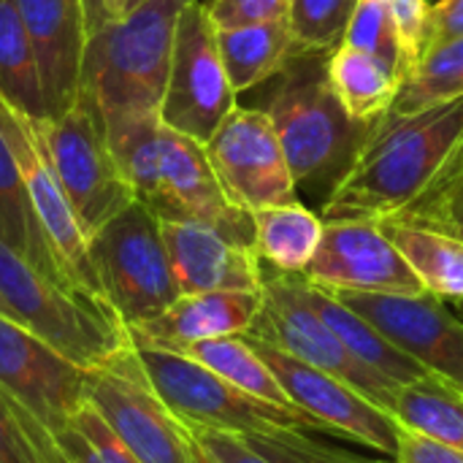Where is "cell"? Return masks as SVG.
Listing matches in <instances>:
<instances>
[{
  "label": "cell",
  "instance_id": "cell-18",
  "mask_svg": "<svg viewBox=\"0 0 463 463\" xmlns=\"http://www.w3.org/2000/svg\"><path fill=\"white\" fill-rule=\"evenodd\" d=\"M24 22L49 119L65 114L81 87V62L87 49V19L81 0H14Z\"/></svg>",
  "mask_w": 463,
  "mask_h": 463
},
{
  "label": "cell",
  "instance_id": "cell-25",
  "mask_svg": "<svg viewBox=\"0 0 463 463\" xmlns=\"http://www.w3.org/2000/svg\"><path fill=\"white\" fill-rule=\"evenodd\" d=\"M255 252L260 263L285 274H304L323 239V217L301 201L252 212Z\"/></svg>",
  "mask_w": 463,
  "mask_h": 463
},
{
  "label": "cell",
  "instance_id": "cell-13",
  "mask_svg": "<svg viewBox=\"0 0 463 463\" xmlns=\"http://www.w3.org/2000/svg\"><path fill=\"white\" fill-rule=\"evenodd\" d=\"M244 339L252 345V350L266 361V366L274 372L277 383L309 418H315L328 434L361 442L366 448L380 450L388 458H396V437H399V423L377 404H372L366 396H361L353 385L255 339Z\"/></svg>",
  "mask_w": 463,
  "mask_h": 463
},
{
  "label": "cell",
  "instance_id": "cell-32",
  "mask_svg": "<svg viewBox=\"0 0 463 463\" xmlns=\"http://www.w3.org/2000/svg\"><path fill=\"white\" fill-rule=\"evenodd\" d=\"M358 0H290L288 24L298 52H334L345 43Z\"/></svg>",
  "mask_w": 463,
  "mask_h": 463
},
{
  "label": "cell",
  "instance_id": "cell-35",
  "mask_svg": "<svg viewBox=\"0 0 463 463\" xmlns=\"http://www.w3.org/2000/svg\"><path fill=\"white\" fill-rule=\"evenodd\" d=\"M241 437L271 463H366V458H358L347 450L312 442L304 431H263Z\"/></svg>",
  "mask_w": 463,
  "mask_h": 463
},
{
  "label": "cell",
  "instance_id": "cell-8",
  "mask_svg": "<svg viewBox=\"0 0 463 463\" xmlns=\"http://www.w3.org/2000/svg\"><path fill=\"white\" fill-rule=\"evenodd\" d=\"M260 296H263V304L247 336H255L353 385L361 396H366L372 404L388 412V404L399 385L347 353V347L336 339V334L323 323V317L307 301L301 274H285L263 263Z\"/></svg>",
  "mask_w": 463,
  "mask_h": 463
},
{
  "label": "cell",
  "instance_id": "cell-16",
  "mask_svg": "<svg viewBox=\"0 0 463 463\" xmlns=\"http://www.w3.org/2000/svg\"><path fill=\"white\" fill-rule=\"evenodd\" d=\"M304 279L331 293H426L380 222L372 220L326 222Z\"/></svg>",
  "mask_w": 463,
  "mask_h": 463
},
{
  "label": "cell",
  "instance_id": "cell-40",
  "mask_svg": "<svg viewBox=\"0 0 463 463\" xmlns=\"http://www.w3.org/2000/svg\"><path fill=\"white\" fill-rule=\"evenodd\" d=\"M396 461L399 463H463V450H456L445 442H437L426 434L404 429L399 423L396 437Z\"/></svg>",
  "mask_w": 463,
  "mask_h": 463
},
{
  "label": "cell",
  "instance_id": "cell-23",
  "mask_svg": "<svg viewBox=\"0 0 463 463\" xmlns=\"http://www.w3.org/2000/svg\"><path fill=\"white\" fill-rule=\"evenodd\" d=\"M217 49L233 92H247L274 79L298 52L288 19L217 30Z\"/></svg>",
  "mask_w": 463,
  "mask_h": 463
},
{
  "label": "cell",
  "instance_id": "cell-1",
  "mask_svg": "<svg viewBox=\"0 0 463 463\" xmlns=\"http://www.w3.org/2000/svg\"><path fill=\"white\" fill-rule=\"evenodd\" d=\"M463 138V95L415 114H383L323 206V222L388 220L439 174Z\"/></svg>",
  "mask_w": 463,
  "mask_h": 463
},
{
  "label": "cell",
  "instance_id": "cell-30",
  "mask_svg": "<svg viewBox=\"0 0 463 463\" xmlns=\"http://www.w3.org/2000/svg\"><path fill=\"white\" fill-rule=\"evenodd\" d=\"M463 95V35L431 46L402 79L385 114H415Z\"/></svg>",
  "mask_w": 463,
  "mask_h": 463
},
{
  "label": "cell",
  "instance_id": "cell-22",
  "mask_svg": "<svg viewBox=\"0 0 463 463\" xmlns=\"http://www.w3.org/2000/svg\"><path fill=\"white\" fill-rule=\"evenodd\" d=\"M0 241L52 282L81 290L62 271L3 136H0Z\"/></svg>",
  "mask_w": 463,
  "mask_h": 463
},
{
  "label": "cell",
  "instance_id": "cell-14",
  "mask_svg": "<svg viewBox=\"0 0 463 463\" xmlns=\"http://www.w3.org/2000/svg\"><path fill=\"white\" fill-rule=\"evenodd\" d=\"M331 293V290H328ZM345 307L369 320L391 345L463 391V317L431 293H334Z\"/></svg>",
  "mask_w": 463,
  "mask_h": 463
},
{
  "label": "cell",
  "instance_id": "cell-31",
  "mask_svg": "<svg viewBox=\"0 0 463 463\" xmlns=\"http://www.w3.org/2000/svg\"><path fill=\"white\" fill-rule=\"evenodd\" d=\"M0 463H68L52 431L0 388Z\"/></svg>",
  "mask_w": 463,
  "mask_h": 463
},
{
  "label": "cell",
  "instance_id": "cell-2",
  "mask_svg": "<svg viewBox=\"0 0 463 463\" xmlns=\"http://www.w3.org/2000/svg\"><path fill=\"white\" fill-rule=\"evenodd\" d=\"M331 52H296L274 76L266 114L277 130L296 187L326 198L355 165L374 122L347 114L328 79Z\"/></svg>",
  "mask_w": 463,
  "mask_h": 463
},
{
  "label": "cell",
  "instance_id": "cell-47",
  "mask_svg": "<svg viewBox=\"0 0 463 463\" xmlns=\"http://www.w3.org/2000/svg\"><path fill=\"white\" fill-rule=\"evenodd\" d=\"M193 448H195V445H193ZM195 463H209L203 456H201V453H198V448H195Z\"/></svg>",
  "mask_w": 463,
  "mask_h": 463
},
{
  "label": "cell",
  "instance_id": "cell-44",
  "mask_svg": "<svg viewBox=\"0 0 463 463\" xmlns=\"http://www.w3.org/2000/svg\"><path fill=\"white\" fill-rule=\"evenodd\" d=\"M128 8V0H106V19H119Z\"/></svg>",
  "mask_w": 463,
  "mask_h": 463
},
{
  "label": "cell",
  "instance_id": "cell-34",
  "mask_svg": "<svg viewBox=\"0 0 463 463\" xmlns=\"http://www.w3.org/2000/svg\"><path fill=\"white\" fill-rule=\"evenodd\" d=\"M52 437L68 463H141L90 404H84Z\"/></svg>",
  "mask_w": 463,
  "mask_h": 463
},
{
  "label": "cell",
  "instance_id": "cell-15",
  "mask_svg": "<svg viewBox=\"0 0 463 463\" xmlns=\"http://www.w3.org/2000/svg\"><path fill=\"white\" fill-rule=\"evenodd\" d=\"M0 136L5 138V144L16 160L19 176L27 187L33 209L49 236V244L62 266V271L68 274V279L76 288L100 298L98 279H95L90 252H87V233L79 225V220L62 193V184L52 168V160L38 136V128L30 117H24L14 106H8L3 98H0Z\"/></svg>",
  "mask_w": 463,
  "mask_h": 463
},
{
  "label": "cell",
  "instance_id": "cell-19",
  "mask_svg": "<svg viewBox=\"0 0 463 463\" xmlns=\"http://www.w3.org/2000/svg\"><path fill=\"white\" fill-rule=\"evenodd\" d=\"M179 296L214 290H260L263 263L255 247L239 244L198 222H160Z\"/></svg>",
  "mask_w": 463,
  "mask_h": 463
},
{
  "label": "cell",
  "instance_id": "cell-27",
  "mask_svg": "<svg viewBox=\"0 0 463 463\" xmlns=\"http://www.w3.org/2000/svg\"><path fill=\"white\" fill-rule=\"evenodd\" d=\"M328 79L347 114L358 122H377L391 109L402 84V79L377 57L347 43L331 52Z\"/></svg>",
  "mask_w": 463,
  "mask_h": 463
},
{
  "label": "cell",
  "instance_id": "cell-24",
  "mask_svg": "<svg viewBox=\"0 0 463 463\" xmlns=\"http://www.w3.org/2000/svg\"><path fill=\"white\" fill-rule=\"evenodd\" d=\"M380 228L402 252L426 293L442 301H463L461 239L402 220H380Z\"/></svg>",
  "mask_w": 463,
  "mask_h": 463
},
{
  "label": "cell",
  "instance_id": "cell-10",
  "mask_svg": "<svg viewBox=\"0 0 463 463\" xmlns=\"http://www.w3.org/2000/svg\"><path fill=\"white\" fill-rule=\"evenodd\" d=\"M233 109L236 92L217 49V30L206 8L187 0L174 33L168 81L157 109L160 122L206 144Z\"/></svg>",
  "mask_w": 463,
  "mask_h": 463
},
{
  "label": "cell",
  "instance_id": "cell-20",
  "mask_svg": "<svg viewBox=\"0 0 463 463\" xmlns=\"http://www.w3.org/2000/svg\"><path fill=\"white\" fill-rule=\"evenodd\" d=\"M260 290H214L179 296L163 315L128 328V334L133 345L179 353L195 342L247 334L260 312Z\"/></svg>",
  "mask_w": 463,
  "mask_h": 463
},
{
  "label": "cell",
  "instance_id": "cell-7",
  "mask_svg": "<svg viewBox=\"0 0 463 463\" xmlns=\"http://www.w3.org/2000/svg\"><path fill=\"white\" fill-rule=\"evenodd\" d=\"M87 404L141 463H195L187 426L155 391L133 342L87 372Z\"/></svg>",
  "mask_w": 463,
  "mask_h": 463
},
{
  "label": "cell",
  "instance_id": "cell-37",
  "mask_svg": "<svg viewBox=\"0 0 463 463\" xmlns=\"http://www.w3.org/2000/svg\"><path fill=\"white\" fill-rule=\"evenodd\" d=\"M391 11L396 33L402 38L404 54L410 60V71L420 62L429 49V14L431 5L426 0H383Z\"/></svg>",
  "mask_w": 463,
  "mask_h": 463
},
{
  "label": "cell",
  "instance_id": "cell-9",
  "mask_svg": "<svg viewBox=\"0 0 463 463\" xmlns=\"http://www.w3.org/2000/svg\"><path fill=\"white\" fill-rule=\"evenodd\" d=\"M33 122L62 193L90 239L100 225L136 201L109 152L103 122L81 92L65 114Z\"/></svg>",
  "mask_w": 463,
  "mask_h": 463
},
{
  "label": "cell",
  "instance_id": "cell-5",
  "mask_svg": "<svg viewBox=\"0 0 463 463\" xmlns=\"http://www.w3.org/2000/svg\"><path fill=\"white\" fill-rule=\"evenodd\" d=\"M87 252L100 298L125 328L163 315L179 298L160 220L141 201L100 225L87 239Z\"/></svg>",
  "mask_w": 463,
  "mask_h": 463
},
{
  "label": "cell",
  "instance_id": "cell-33",
  "mask_svg": "<svg viewBox=\"0 0 463 463\" xmlns=\"http://www.w3.org/2000/svg\"><path fill=\"white\" fill-rule=\"evenodd\" d=\"M345 43L377 57L399 79L410 73V60L404 54L402 38L391 19V11L383 0H358L353 19L345 33Z\"/></svg>",
  "mask_w": 463,
  "mask_h": 463
},
{
  "label": "cell",
  "instance_id": "cell-12",
  "mask_svg": "<svg viewBox=\"0 0 463 463\" xmlns=\"http://www.w3.org/2000/svg\"><path fill=\"white\" fill-rule=\"evenodd\" d=\"M157 174L160 187L146 209L160 222H198L239 244L255 247L252 212L225 195L201 141L163 125Z\"/></svg>",
  "mask_w": 463,
  "mask_h": 463
},
{
  "label": "cell",
  "instance_id": "cell-28",
  "mask_svg": "<svg viewBox=\"0 0 463 463\" xmlns=\"http://www.w3.org/2000/svg\"><path fill=\"white\" fill-rule=\"evenodd\" d=\"M0 98L30 119H49L35 54L14 0H0Z\"/></svg>",
  "mask_w": 463,
  "mask_h": 463
},
{
  "label": "cell",
  "instance_id": "cell-36",
  "mask_svg": "<svg viewBox=\"0 0 463 463\" xmlns=\"http://www.w3.org/2000/svg\"><path fill=\"white\" fill-rule=\"evenodd\" d=\"M203 8L214 30H231L244 24L288 19L290 0H209Z\"/></svg>",
  "mask_w": 463,
  "mask_h": 463
},
{
  "label": "cell",
  "instance_id": "cell-26",
  "mask_svg": "<svg viewBox=\"0 0 463 463\" xmlns=\"http://www.w3.org/2000/svg\"><path fill=\"white\" fill-rule=\"evenodd\" d=\"M388 415L404 429L463 450V391L437 374L399 385Z\"/></svg>",
  "mask_w": 463,
  "mask_h": 463
},
{
  "label": "cell",
  "instance_id": "cell-43",
  "mask_svg": "<svg viewBox=\"0 0 463 463\" xmlns=\"http://www.w3.org/2000/svg\"><path fill=\"white\" fill-rule=\"evenodd\" d=\"M84 5V19H87V33L92 35L95 30H100L109 19H106V0H81Z\"/></svg>",
  "mask_w": 463,
  "mask_h": 463
},
{
  "label": "cell",
  "instance_id": "cell-4",
  "mask_svg": "<svg viewBox=\"0 0 463 463\" xmlns=\"http://www.w3.org/2000/svg\"><path fill=\"white\" fill-rule=\"evenodd\" d=\"M0 296L14 320L87 372L130 342L125 323L106 301L52 282L3 241Z\"/></svg>",
  "mask_w": 463,
  "mask_h": 463
},
{
  "label": "cell",
  "instance_id": "cell-38",
  "mask_svg": "<svg viewBox=\"0 0 463 463\" xmlns=\"http://www.w3.org/2000/svg\"><path fill=\"white\" fill-rule=\"evenodd\" d=\"M388 220H402L410 225H420V228H431L439 233H448L453 239L463 241V190L450 193L439 201L431 203H415L402 209L399 214L388 217Z\"/></svg>",
  "mask_w": 463,
  "mask_h": 463
},
{
  "label": "cell",
  "instance_id": "cell-45",
  "mask_svg": "<svg viewBox=\"0 0 463 463\" xmlns=\"http://www.w3.org/2000/svg\"><path fill=\"white\" fill-rule=\"evenodd\" d=\"M0 315H5V317H14V315H11V309H8V304L3 301V296H0ZM16 323H19V320H16Z\"/></svg>",
  "mask_w": 463,
  "mask_h": 463
},
{
  "label": "cell",
  "instance_id": "cell-3",
  "mask_svg": "<svg viewBox=\"0 0 463 463\" xmlns=\"http://www.w3.org/2000/svg\"><path fill=\"white\" fill-rule=\"evenodd\" d=\"M184 3L146 0L87 38L79 92L90 100L98 119L160 109Z\"/></svg>",
  "mask_w": 463,
  "mask_h": 463
},
{
  "label": "cell",
  "instance_id": "cell-41",
  "mask_svg": "<svg viewBox=\"0 0 463 463\" xmlns=\"http://www.w3.org/2000/svg\"><path fill=\"white\" fill-rule=\"evenodd\" d=\"M463 35V0H439L429 14V49ZM426 49V52H429Z\"/></svg>",
  "mask_w": 463,
  "mask_h": 463
},
{
  "label": "cell",
  "instance_id": "cell-21",
  "mask_svg": "<svg viewBox=\"0 0 463 463\" xmlns=\"http://www.w3.org/2000/svg\"><path fill=\"white\" fill-rule=\"evenodd\" d=\"M304 296L312 304V309L323 317V323L336 334V339L347 347V353L361 364H366L369 369H374L377 374L393 380L396 385H410L429 374L415 358H410L396 345H391L369 320H364L350 307H345L334 293L304 279Z\"/></svg>",
  "mask_w": 463,
  "mask_h": 463
},
{
  "label": "cell",
  "instance_id": "cell-42",
  "mask_svg": "<svg viewBox=\"0 0 463 463\" xmlns=\"http://www.w3.org/2000/svg\"><path fill=\"white\" fill-rule=\"evenodd\" d=\"M458 190H463V138L461 144L456 146V152L448 157V163L439 168V174L429 182V187L410 206H415V203H431V201H439V198H445L450 193H458Z\"/></svg>",
  "mask_w": 463,
  "mask_h": 463
},
{
  "label": "cell",
  "instance_id": "cell-48",
  "mask_svg": "<svg viewBox=\"0 0 463 463\" xmlns=\"http://www.w3.org/2000/svg\"><path fill=\"white\" fill-rule=\"evenodd\" d=\"M366 463H399L396 458H380V461H366Z\"/></svg>",
  "mask_w": 463,
  "mask_h": 463
},
{
  "label": "cell",
  "instance_id": "cell-6",
  "mask_svg": "<svg viewBox=\"0 0 463 463\" xmlns=\"http://www.w3.org/2000/svg\"><path fill=\"white\" fill-rule=\"evenodd\" d=\"M160 399L184 426L217 429L231 434L263 431H326L301 410L277 407L231 385L203 364L157 347L133 345Z\"/></svg>",
  "mask_w": 463,
  "mask_h": 463
},
{
  "label": "cell",
  "instance_id": "cell-49",
  "mask_svg": "<svg viewBox=\"0 0 463 463\" xmlns=\"http://www.w3.org/2000/svg\"><path fill=\"white\" fill-rule=\"evenodd\" d=\"M456 304H458V312H456V315H458V317H463V301H456Z\"/></svg>",
  "mask_w": 463,
  "mask_h": 463
},
{
  "label": "cell",
  "instance_id": "cell-11",
  "mask_svg": "<svg viewBox=\"0 0 463 463\" xmlns=\"http://www.w3.org/2000/svg\"><path fill=\"white\" fill-rule=\"evenodd\" d=\"M225 195L247 209H269L298 201L288 157L263 109L236 106L203 144Z\"/></svg>",
  "mask_w": 463,
  "mask_h": 463
},
{
  "label": "cell",
  "instance_id": "cell-17",
  "mask_svg": "<svg viewBox=\"0 0 463 463\" xmlns=\"http://www.w3.org/2000/svg\"><path fill=\"white\" fill-rule=\"evenodd\" d=\"M0 388L54 434L87 404V369L0 315Z\"/></svg>",
  "mask_w": 463,
  "mask_h": 463
},
{
  "label": "cell",
  "instance_id": "cell-39",
  "mask_svg": "<svg viewBox=\"0 0 463 463\" xmlns=\"http://www.w3.org/2000/svg\"><path fill=\"white\" fill-rule=\"evenodd\" d=\"M187 434L198 448V453L209 463H271L258 450H252L241 434L201 429V426H187Z\"/></svg>",
  "mask_w": 463,
  "mask_h": 463
},
{
  "label": "cell",
  "instance_id": "cell-29",
  "mask_svg": "<svg viewBox=\"0 0 463 463\" xmlns=\"http://www.w3.org/2000/svg\"><path fill=\"white\" fill-rule=\"evenodd\" d=\"M179 353L203 364L206 369H212L214 374H220L222 380H228L231 385L241 388L250 396H258V399L271 402L277 407L298 410V407H293V402L288 399V393L277 383L274 372L266 366V361L252 350V345L244 336L206 339V342L187 345Z\"/></svg>",
  "mask_w": 463,
  "mask_h": 463
},
{
  "label": "cell",
  "instance_id": "cell-46",
  "mask_svg": "<svg viewBox=\"0 0 463 463\" xmlns=\"http://www.w3.org/2000/svg\"><path fill=\"white\" fill-rule=\"evenodd\" d=\"M141 3H146V0H128V8H125V14H128L130 8H136V5H141Z\"/></svg>",
  "mask_w": 463,
  "mask_h": 463
}]
</instances>
